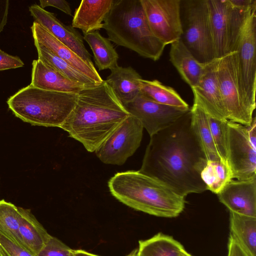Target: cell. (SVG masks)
<instances>
[{"label": "cell", "mask_w": 256, "mask_h": 256, "mask_svg": "<svg viewBox=\"0 0 256 256\" xmlns=\"http://www.w3.org/2000/svg\"><path fill=\"white\" fill-rule=\"evenodd\" d=\"M19 234L23 246L34 256L52 236L30 210L20 207Z\"/></svg>", "instance_id": "22"}, {"label": "cell", "mask_w": 256, "mask_h": 256, "mask_svg": "<svg viewBox=\"0 0 256 256\" xmlns=\"http://www.w3.org/2000/svg\"><path fill=\"white\" fill-rule=\"evenodd\" d=\"M170 60L191 88L198 84L205 64L196 60L181 38L170 44Z\"/></svg>", "instance_id": "21"}, {"label": "cell", "mask_w": 256, "mask_h": 256, "mask_svg": "<svg viewBox=\"0 0 256 256\" xmlns=\"http://www.w3.org/2000/svg\"><path fill=\"white\" fill-rule=\"evenodd\" d=\"M190 114L192 128L205 154L206 160L222 162L213 140L207 114L195 102H194L193 106L190 108Z\"/></svg>", "instance_id": "23"}, {"label": "cell", "mask_w": 256, "mask_h": 256, "mask_svg": "<svg viewBox=\"0 0 256 256\" xmlns=\"http://www.w3.org/2000/svg\"><path fill=\"white\" fill-rule=\"evenodd\" d=\"M256 8L250 12L242 30L236 50V65L242 96L249 109L256 108Z\"/></svg>", "instance_id": "9"}, {"label": "cell", "mask_w": 256, "mask_h": 256, "mask_svg": "<svg viewBox=\"0 0 256 256\" xmlns=\"http://www.w3.org/2000/svg\"><path fill=\"white\" fill-rule=\"evenodd\" d=\"M72 250L60 240L52 236L36 256H70Z\"/></svg>", "instance_id": "32"}, {"label": "cell", "mask_w": 256, "mask_h": 256, "mask_svg": "<svg viewBox=\"0 0 256 256\" xmlns=\"http://www.w3.org/2000/svg\"><path fill=\"white\" fill-rule=\"evenodd\" d=\"M34 21L48 30L55 38L66 45L84 61L94 65L91 55L86 49L81 34L72 26H66L54 14L34 4L28 8Z\"/></svg>", "instance_id": "14"}, {"label": "cell", "mask_w": 256, "mask_h": 256, "mask_svg": "<svg viewBox=\"0 0 256 256\" xmlns=\"http://www.w3.org/2000/svg\"><path fill=\"white\" fill-rule=\"evenodd\" d=\"M181 0H140L150 28L165 46L181 38Z\"/></svg>", "instance_id": "12"}, {"label": "cell", "mask_w": 256, "mask_h": 256, "mask_svg": "<svg viewBox=\"0 0 256 256\" xmlns=\"http://www.w3.org/2000/svg\"><path fill=\"white\" fill-rule=\"evenodd\" d=\"M30 28L34 42L44 46L53 54L68 63L96 84H100L104 82L94 65H91L84 61L39 24L34 21Z\"/></svg>", "instance_id": "17"}, {"label": "cell", "mask_w": 256, "mask_h": 256, "mask_svg": "<svg viewBox=\"0 0 256 256\" xmlns=\"http://www.w3.org/2000/svg\"><path fill=\"white\" fill-rule=\"evenodd\" d=\"M210 128L218 152L222 162L228 164L226 122L218 120L208 116ZM229 166V165H228Z\"/></svg>", "instance_id": "31"}, {"label": "cell", "mask_w": 256, "mask_h": 256, "mask_svg": "<svg viewBox=\"0 0 256 256\" xmlns=\"http://www.w3.org/2000/svg\"><path fill=\"white\" fill-rule=\"evenodd\" d=\"M215 58L236 52L244 22L252 10L234 4L230 0H207Z\"/></svg>", "instance_id": "7"}, {"label": "cell", "mask_w": 256, "mask_h": 256, "mask_svg": "<svg viewBox=\"0 0 256 256\" xmlns=\"http://www.w3.org/2000/svg\"><path fill=\"white\" fill-rule=\"evenodd\" d=\"M70 256H74V254H73V253H72V254Z\"/></svg>", "instance_id": "41"}, {"label": "cell", "mask_w": 256, "mask_h": 256, "mask_svg": "<svg viewBox=\"0 0 256 256\" xmlns=\"http://www.w3.org/2000/svg\"><path fill=\"white\" fill-rule=\"evenodd\" d=\"M124 106L130 115L140 122L150 136L172 125L190 108L162 104L146 98L140 92Z\"/></svg>", "instance_id": "13"}, {"label": "cell", "mask_w": 256, "mask_h": 256, "mask_svg": "<svg viewBox=\"0 0 256 256\" xmlns=\"http://www.w3.org/2000/svg\"><path fill=\"white\" fill-rule=\"evenodd\" d=\"M228 162L232 178L246 180L256 176V118L249 126L226 122Z\"/></svg>", "instance_id": "8"}, {"label": "cell", "mask_w": 256, "mask_h": 256, "mask_svg": "<svg viewBox=\"0 0 256 256\" xmlns=\"http://www.w3.org/2000/svg\"><path fill=\"white\" fill-rule=\"evenodd\" d=\"M127 256H137V250H135L132 251Z\"/></svg>", "instance_id": "39"}, {"label": "cell", "mask_w": 256, "mask_h": 256, "mask_svg": "<svg viewBox=\"0 0 256 256\" xmlns=\"http://www.w3.org/2000/svg\"><path fill=\"white\" fill-rule=\"evenodd\" d=\"M228 256H248L230 235L228 239Z\"/></svg>", "instance_id": "37"}, {"label": "cell", "mask_w": 256, "mask_h": 256, "mask_svg": "<svg viewBox=\"0 0 256 256\" xmlns=\"http://www.w3.org/2000/svg\"><path fill=\"white\" fill-rule=\"evenodd\" d=\"M130 114L106 80L78 94L62 128L89 152H95Z\"/></svg>", "instance_id": "2"}, {"label": "cell", "mask_w": 256, "mask_h": 256, "mask_svg": "<svg viewBox=\"0 0 256 256\" xmlns=\"http://www.w3.org/2000/svg\"><path fill=\"white\" fill-rule=\"evenodd\" d=\"M24 64L19 57L9 54L0 48V71L22 68Z\"/></svg>", "instance_id": "34"}, {"label": "cell", "mask_w": 256, "mask_h": 256, "mask_svg": "<svg viewBox=\"0 0 256 256\" xmlns=\"http://www.w3.org/2000/svg\"><path fill=\"white\" fill-rule=\"evenodd\" d=\"M83 38L90 48L99 70H110L118 66V54L108 38L95 31L84 34Z\"/></svg>", "instance_id": "25"}, {"label": "cell", "mask_w": 256, "mask_h": 256, "mask_svg": "<svg viewBox=\"0 0 256 256\" xmlns=\"http://www.w3.org/2000/svg\"><path fill=\"white\" fill-rule=\"evenodd\" d=\"M0 256H34L22 246L0 234Z\"/></svg>", "instance_id": "33"}, {"label": "cell", "mask_w": 256, "mask_h": 256, "mask_svg": "<svg viewBox=\"0 0 256 256\" xmlns=\"http://www.w3.org/2000/svg\"><path fill=\"white\" fill-rule=\"evenodd\" d=\"M217 196L230 212L256 218V176L232 180Z\"/></svg>", "instance_id": "16"}, {"label": "cell", "mask_w": 256, "mask_h": 256, "mask_svg": "<svg viewBox=\"0 0 256 256\" xmlns=\"http://www.w3.org/2000/svg\"><path fill=\"white\" fill-rule=\"evenodd\" d=\"M206 162L192 128L190 110L150 136L138 170L162 181L186 198L207 190L200 176Z\"/></svg>", "instance_id": "1"}, {"label": "cell", "mask_w": 256, "mask_h": 256, "mask_svg": "<svg viewBox=\"0 0 256 256\" xmlns=\"http://www.w3.org/2000/svg\"><path fill=\"white\" fill-rule=\"evenodd\" d=\"M20 219V207L0 200V234L23 246L18 230Z\"/></svg>", "instance_id": "30"}, {"label": "cell", "mask_w": 256, "mask_h": 256, "mask_svg": "<svg viewBox=\"0 0 256 256\" xmlns=\"http://www.w3.org/2000/svg\"><path fill=\"white\" fill-rule=\"evenodd\" d=\"M108 187L120 202L156 216L176 218L185 208V197L162 181L139 170L117 172L108 180Z\"/></svg>", "instance_id": "3"}, {"label": "cell", "mask_w": 256, "mask_h": 256, "mask_svg": "<svg viewBox=\"0 0 256 256\" xmlns=\"http://www.w3.org/2000/svg\"><path fill=\"white\" fill-rule=\"evenodd\" d=\"M230 235L248 256H256V218L230 212Z\"/></svg>", "instance_id": "24"}, {"label": "cell", "mask_w": 256, "mask_h": 256, "mask_svg": "<svg viewBox=\"0 0 256 256\" xmlns=\"http://www.w3.org/2000/svg\"><path fill=\"white\" fill-rule=\"evenodd\" d=\"M144 128L130 115L94 152L103 163L121 166L140 146Z\"/></svg>", "instance_id": "11"}, {"label": "cell", "mask_w": 256, "mask_h": 256, "mask_svg": "<svg viewBox=\"0 0 256 256\" xmlns=\"http://www.w3.org/2000/svg\"><path fill=\"white\" fill-rule=\"evenodd\" d=\"M140 94L156 102L174 107L190 108L189 105L172 88L157 80H140Z\"/></svg>", "instance_id": "27"}, {"label": "cell", "mask_w": 256, "mask_h": 256, "mask_svg": "<svg viewBox=\"0 0 256 256\" xmlns=\"http://www.w3.org/2000/svg\"><path fill=\"white\" fill-rule=\"evenodd\" d=\"M182 256H192L189 253H188L186 250H184V252H182Z\"/></svg>", "instance_id": "40"}, {"label": "cell", "mask_w": 256, "mask_h": 256, "mask_svg": "<svg viewBox=\"0 0 256 256\" xmlns=\"http://www.w3.org/2000/svg\"><path fill=\"white\" fill-rule=\"evenodd\" d=\"M9 6L8 0H0V34L8 22Z\"/></svg>", "instance_id": "36"}, {"label": "cell", "mask_w": 256, "mask_h": 256, "mask_svg": "<svg viewBox=\"0 0 256 256\" xmlns=\"http://www.w3.org/2000/svg\"><path fill=\"white\" fill-rule=\"evenodd\" d=\"M114 0H82L76 10L72 26L83 34L98 31L110 12Z\"/></svg>", "instance_id": "19"}, {"label": "cell", "mask_w": 256, "mask_h": 256, "mask_svg": "<svg viewBox=\"0 0 256 256\" xmlns=\"http://www.w3.org/2000/svg\"><path fill=\"white\" fill-rule=\"evenodd\" d=\"M236 52L218 58L217 77L227 120L249 126L253 112L246 104L240 92L236 74Z\"/></svg>", "instance_id": "10"}, {"label": "cell", "mask_w": 256, "mask_h": 256, "mask_svg": "<svg viewBox=\"0 0 256 256\" xmlns=\"http://www.w3.org/2000/svg\"><path fill=\"white\" fill-rule=\"evenodd\" d=\"M78 94L60 92L30 84L7 100L14 116L33 126L61 128L76 104Z\"/></svg>", "instance_id": "5"}, {"label": "cell", "mask_w": 256, "mask_h": 256, "mask_svg": "<svg viewBox=\"0 0 256 256\" xmlns=\"http://www.w3.org/2000/svg\"><path fill=\"white\" fill-rule=\"evenodd\" d=\"M200 176L206 190L216 194L233 179L228 164L220 161H207Z\"/></svg>", "instance_id": "29"}, {"label": "cell", "mask_w": 256, "mask_h": 256, "mask_svg": "<svg viewBox=\"0 0 256 256\" xmlns=\"http://www.w3.org/2000/svg\"><path fill=\"white\" fill-rule=\"evenodd\" d=\"M34 44L37 50L38 59L48 66L70 80L86 87L98 84H96L68 63L53 54L44 46L35 42H34Z\"/></svg>", "instance_id": "28"}, {"label": "cell", "mask_w": 256, "mask_h": 256, "mask_svg": "<svg viewBox=\"0 0 256 256\" xmlns=\"http://www.w3.org/2000/svg\"><path fill=\"white\" fill-rule=\"evenodd\" d=\"M105 80L124 106L132 101L140 94L141 76L131 66H119L110 70Z\"/></svg>", "instance_id": "20"}, {"label": "cell", "mask_w": 256, "mask_h": 256, "mask_svg": "<svg viewBox=\"0 0 256 256\" xmlns=\"http://www.w3.org/2000/svg\"><path fill=\"white\" fill-rule=\"evenodd\" d=\"M102 28L110 42L154 61L166 46L152 34L140 0H114Z\"/></svg>", "instance_id": "4"}, {"label": "cell", "mask_w": 256, "mask_h": 256, "mask_svg": "<svg viewBox=\"0 0 256 256\" xmlns=\"http://www.w3.org/2000/svg\"><path fill=\"white\" fill-rule=\"evenodd\" d=\"M40 6L44 8L47 6L54 7L65 14L72 16V11L69 3L64 0H40Z\"/></svg>", "instance_id": "35"}, {"label": "cell", "mask_w": 256, "mask_h": 256, "mask_svg": "<svg viewBox=\"0 0 256 256\" xmlns=\"http://www.w3.org/2000/svg\"><path fill=\"white\" fill-rule=\"evenodd\" d=\"M218 58L205 64L198 84L191 88L194 102H197L208 116L224 121L226 117L219 89L217 66Z\"/></svg>", "instance_id": "15"}, {"label": "cell", "mask_w": 256, "mask_h": 256, "mask_svg": "<svg viewBox=\"0 0 256 256\" xmlns=\"http://www.w3.org/2000/svg\"><path fill=\"white\" fill-rule=\"evenodd\" d=\"M31 76L30 84L47 90L78 94L86 87L67 78L38 59L34 60L32 62Z\"/></svg>", "instance_id": "18"}, {"label": "cell", "mask_w": 256, "mask_h": 256, "mask_svg": "<svg viewBox=\"0 0 256 256\" xmlns=\"http://www.w3.org/2000/svg\"><path fill=\"white\" fill-rule=\"evenodd\" d=\"M181 40L196 60L205 64L216 59L207 0H181Z\"/></svg>", "instance_id": "6"}, {"label": "cell", "mask_w": 256, "mask_h": 256, "mask_svg": "<svg viewBox=\"0 0 256 256\" xmlns=\"http://www.w3.org/2000/svg\"><path fill=\"white\" fill-rule=\"evenodd\" d=\"M137 256H182L185 250L180 243L172 237L158 233L138 242Z\"/></svg>", "instance_id": "26"}, {"label": "cell", "mask_w": 256, "mask_h": 256, "mask_svg": "<svg viewBox=\"0 0 256 256\" xmlns=\"http://www.w3.org/2000/svg\"><path fill=\"white\" fill-rule=\"evenodd\" d=\"M74 256H99L82 250H73Z\"/></svg>", "instance_id": "38"}]
</instances>
